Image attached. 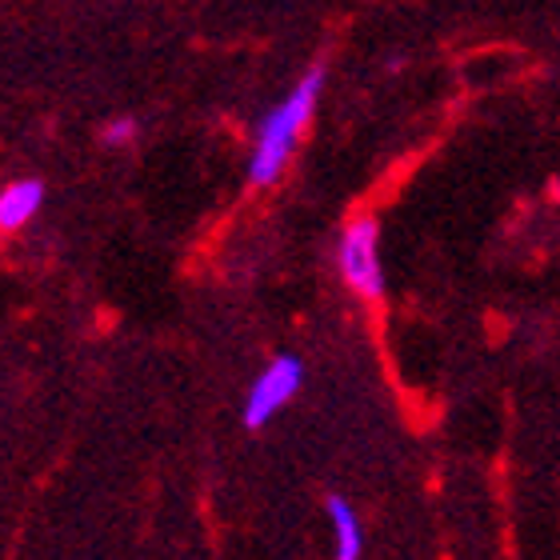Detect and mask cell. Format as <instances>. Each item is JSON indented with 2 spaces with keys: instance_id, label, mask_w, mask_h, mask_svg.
<instances>
[{
  "instance_id": "1",
  "label": "cell",
  "mask_w": 560,
  "mask_h": 560,
  "mask_svg": "<svg viewBox=\"0 0 560 560\" xmlns=\"http://www.w3.org/2000/svg\"><path fill=\"white\" fill-rule=\"evenodd\" d=\"M320 89H325V65H313V69L304 72L301 81L284 93V101H280L272 113L260 117L257 140H253V156H248V185L269 188L284 176L292 152L301 144V132L308 129V120H313V113H316Z\"/></svg>"
},
{
  "instance_id": "2",
  "label": "cell",
  "mask_w": 560,
  "mask_h": 560,
  "mask_svg": "<svg viewBox=\"0 0 560 560\" xmlns=\"http://www.w3.org/2000/svg\"><path fill=\"white\" fill-rule=\"evenodd\" d=\"M340 277L361 301H381L385 296V265H381V224L373 217H357L345 229L337 248Z\"/></svg>"
},
{
  "instance_id": "3",
  "label": "cell",
  "mask_w": 560,
  "mask_h": 560,
  "mask_svg": "<svg viewBox=\"0 0 560 560\" xmlns=\"http://www.w3.org/2000/svg\"><path fill=\"white\" fill-rule=\"evenodd\" d=\"M304 388V361L301 357H292V352H280L272 357L265 369L257 373L253 388H248L245 397V409H241V420H245V429H265L272 417H277L284 405H289L296 393Z\"/></svg>"
},
{
  "instance_id": "4",
  "label": "cell",
  "mask_w": 560,
  "mask_h": 560,
  "mask_svg": "<svg viewBox=\"0 0 560 560\" xmlns=\"http://www.w3.org/2000/svg\"><path fill=\"white\" fill-rule=\"evenodd\" d=\"M45 205V185L40 180H12L9 188H0V233H16L33 221Z\"/></svg>"
},
{
  "instance_id": "5",
  "label": "cell",
  "mask_w": 560,
  "mask_h": 560,
  "mask_svg": "<svg viewBox=\"0 0 560 560\" xmlns=\"http://www.w3.org/2000/svg\"><path fill=\"white\" fill-rule=\"evenodd\" d=\"M325 513H328V525H332V537H337V549H332V560H361L364 552V528H361V516L352 509L345 497H328L325 501Z\"/></svg>"
},
{
  "instance_id": "6",
  "label": "cell",
  "mask_w": 560,
  "mask_h": 560,
  "mask_svg": "<svg viewBox=\"0 0 560 560\" xmlns=\"http://www.w3.org/2000/svg\"><path fill=\"white\" fill-rule=\"evenodd\" d=\"M132 137H137V120H132V117L108 120L105 132H101V140H105V144H129Z\"/></svg>"
}]
</instances>
